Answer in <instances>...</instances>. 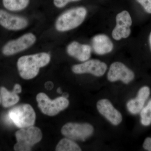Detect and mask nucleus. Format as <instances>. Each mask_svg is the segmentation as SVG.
Listing matches in <instances>:
<instances>
[{
    "label": "nucleus",
    "instance_id": "nucleus-28",
    "mask_svg": "<svg viewBox=\"0 0 151 151\" xmlns=\"http://www.w3.org/2000/svg\"><path fill=\"white\" fill-rule=\"evenodd\" d=\"M0 102H1V97H0Z\"/></svg>",
    "mask_w": 151,
    "mask_h": 151
},
{
    "label": "nucleus",
    "instance_id": "nucleus-16",
    "mask_svg": "<svg viewBox=\"0 0 151 151\" xmlns=\"http://www.w3.org/2000/svg\"><path fill=\"white\" fill-rule=\"evenodd\" d=\"M0 93L1 96L2 102L4 107H9L15 105L19 100V97L16 93L9 92L5 87L0 88Z\"/></svg>",
    "mask_w": 151,
    "mask_h": 151
},
{
    "label": "nucleus",
    "instance_id": "nucleus-20",
    "mask_svg": "<svg viewBox=\"0 0 151 151\" xmlns=\"http://www.w3.org/2000/svg\"><path fill=\"white\" fill-rule=\"evenodd\" d=\"M80 0H53L54 6L58 8H62L69 3L78 1Z\"/></svg>",
    "mask_w": 151,
    "mask_h": 151
},
{
    "label": "nucleus",
    "instance_id": "nucleus-4",
    "mask_svg": "<svg viewBox=\"0 0 151 151\" xmlns=\"http://www.w3.org/2000/svg\"><path fill=\"white\" fill-rule=\"evenodd\" d=\"M8 116L12 122L19 128L31 127L35 123V111L29 104H22L13 108L9 111Z\"/></svg>",
    "mask_w": 151,
    "mask_h": 151
},
{
    "label": "nucleus",
    "instance_id": "nucleus-2",
    "mask_svg": "<svg viewBox=\"0 0 151 151\" xmlns=\"http://www.w3.org/2000/svg\"><path fill=\"white\" fill-rule=\"evenodd\" d=\"M86 14L87 10L84 7L70 9L61 14L57 19L55 29L61 32L74 29L83 23Z\"/></svg>",
    "mask_w": 151,
    "mask_h": 151
},
{
    "label": "nucleus",
    "instance_id": "nucleus-17",
    "mask_svg": "<svg viewBox=\"0 0 151 151\" xmlns=\"http://www.w3.org/2000/svg\"><path fill=\"white\" fill-rule=\"evenodd\" d=\"M30 0H2L3 6L8 10L18 12L26 8Z\"/></svg>",
    "mask_w": 151,
    "mask_h": 151
},
{
    "label": "nucleus",
    "instance_id": "nucleus-26",
    "mask_svg": "<svg viewBox=\"0 0 151 151\" xmlns=\"http://www.w3.org/2000/svg\"><path fill=\"white\" fill-rule=\"evenodd\" d=\"M57 92H58L59 94H62V91H61V89L60 88H58L57 90Z\"/></svg>",
    "mask_w": 151,
    "mask_h": 151
},
{
    "label": "nucleus",
    "instance_id": "nucleus-7",
    "mask_svg": "<svg viewBox=\"0 0 151 151\" xmlns=\"http://www.w3.org/2000/svg\"><path fill=\"white\" fill-rule=\"evenodd\" d=\"M36 37L32 33H28L18 38L9 41L3 47L2 52L4 55L10 56L27 49L33 45Z\"/></svg>",
    "mask_w": 151,
    "mask_h": 151
},
{
    "label": "nucleus",
    "instance_id": "nucleus-9",
    "mask_svg": "<svg viewBox=\"0 0 151 151\" xmlns=\"http://www.w3.org/2000/svg\"><path fill=\"white\" fill-rule=\"evenodd\" d=\"M107 69L106 63L96 59L90 60L81 64H76L72 68V71L76 74L89 73L98 77L104 75Z\"/></svg>",
    "mask_w": 151,
    "mask_h": 151
},
{
    "label": "nucleus",
    "instance_id": "nucleus-25",
    "mask_svg": "<svg viewBox=\"0 0 151 151\" xmlns=\"http://www.w3.org/2000/svg\"><path fill=\"white\" fill-rule=\"evenodd\" d=\"M62 97H65V98H67L68 97V94L67 93H64L63 94Z\"/></svg>",
    "mask_w": 151,
    "mask_h": 151
},
{
    "label": "nucleus",
    "instance_id": "nucleus-8",
    "mask_svg": "<svg viewBox=\"0 0 151 151\" xmlns=\"http://www.w3.org/2000/svg\"><path fill=\"white\" fill-rule=\"evenodd\" d=\"M116 26L113 29L112 35L116 40L122 38H127L131 34L130 27L132 26V18L129 12L123 11L119 13L116 17Z\"/></svg>",
    "mask_w": 151,
    "mask_h": 151
},
{
    "label": "nucleus",
    "instance_id": "nucleus-18",
    "mask_svg": "<svg viewBox=\"0 0 151 151\" xmlns=\"http://www.w3.org/2000/svg\"><path fill=\"white\" fill-rule=\"evenodd\" d=\"M57 151H80L79 146L72 140L64 138L61 140L55 148Z\"/></svg>",
    "mask_w": 151,
    "mask_h": 151
},
{
    "label": "nucleus",
    "instance_id": "nucleus-14",
    "mask_svg": "<svg viewBox=\"0 0 151 151\" xmlns=\"http://www.w3.org/2000/svg\"><path fill=\"white\" fill-rule=\"evenodd\" d=\"M92 49L95 53L99 55H103L109 53L113 49L112 41L108 36L104 34L97 35L92 38Z\"/></svg>",
    "mask_w": 151,
    "mask_h": 151
},
{
    "label": "nucleus",
    "instance_id": "nucleus-21",
    "mask_svg": "<svg viewBox=\"0 0 151 151\" xmlns=\"http://www.w3.org/2000/svg\"><path fill=\"white\" fill-rule=\"evenodd\" d=\"M142 6L147 13L151 14V0H136Z\"/></svg>",
    "mask_w": 151,
    "mask_h": 151
},
{
    "label": "nucleus",
    "instance_id": "nucleus-12",
    "mask_svg": "<svg viewBox=\"0 0 151 151\" xmlns=\"http://www.w3.org/2000/svg\"><path fill=\"white\" fill-rule=\"evenodd\" d=\"M97 107L99 113L113 125L117 126L122 122V114L113 107L109 100L107 99L99 100Z\"/></svg>",
    "mask_w": 151,
    "mask_h": 151
},
{
    "label": "nucleus",
    "instance_id": "nucleus-23",
    "mask_svg": "<svg viewBox=\"0 0 151 151\" xmlns=\"http://www.w3.org/2000/svg\"><path fill=\"white\" fill-rule=\"evenodd\" d=\"M13 91L16 94H19L21 93L22 92V88L20 85L19 84H16L15 85L14 87L13 90Z\"/></svg>",
    "mask_w": 151,
    "mask_h": 151
},
{
    "label": "nucleus",
    "instance_id": "nucleus-10",
    "mask_svg": "<svg viewBox=\"0 0 151 151\" xmlns=\"http://www.w3.org/2000/svg\"><path fill=\"white\" fill-rule=\"evenodd\" d=\"M134 73L129 68L121 62L113 63L111 65L108 73L109 81L114 82L121 80L127 84L134 78Z\"/></svg>",
    "mask_w": 151,
    "mask_h": 151
},
{
    "label": "nucleus",
    "instance_id": "nucleus-6",
    "mask_svg": "<svg viewBox=\"0 0 151 151\" xmlns=\"http://www.w3.org/2000/svg\"><path fill=\"white\" fill-rule=\"evenodd\" d=\"M61 133L66 138L72 140L84 141L92 136L94 128L89 124L68 123L63 127Z\"/></svg>",
    "mask_w": 151,
    "mask_h": 151
},
{
    "label": "nucleus",
    "instance_id": "nucleus-19",
    "mask_svg": "<svg viewBox=\"0 0 151 151\" xmlns=\"http://www.w3.org/2000/svg\"><path fill=\"white\" fill-rule=\"evenodd\" d=\"M141 123L144 126H149L151 124V100L141 110Z\"/></svg>",
    "mask_w": 151,
    "mask_h": 151
},
{
    "label": "nucleus",
    "instance_id": "nucleus-15",
    "mask_svg": "<svg viewBox=\"0 0 151 151\" xmlns=\"http://www.w3.org/2000/svg\"><path fill=\"white\" fill-rule=\"evenodd\" d=\"M150 93V91L148 86H144L141 88L138 92L137 97L130 100L127 103V108L130 113L133 114H137L140 112Z\"/></svg>",
    "mask_w": 151,
    "mask_h": 151
},
{
    "label": "nucleus",
    "instance_id": "nucleus-27",
    "mask_svg": "<svg viewBox=\"0 0 151 151\" xmlns=\"http://www.w3.org/2000/svg\"><path fill=\"white\" fill-rule=\"evenodd\" d=\"M149 41H150V45L151 49V32L150 33V37H149Z\"/></svg>",
    "mask_w": 151,
    "mask_h": 151
},
{
    "label": "nucleus",
    "instance_id": "nucleus-22",
    "mask_svg": "<svg viewBox=\"0 0 151 151\" xmlns=\"http://www.w3.org/2000/svg\"><path fill=\"white\" fill-rule=\"evenodd\" d=\"M143 147L147 150L151 151V138H146L143 144Z\"/></svg>",
    "mask_w": 151,
    "mask_h": 151
},
{
    "label": "nucleus",
    "instance_id": "nucleus-24",
    "mask_svg": "<svg viewBox=\"0 0 151 151\" xmlns=\"http://www.w3.org/2000/svg\"><path fill=\"white\" fill-rule=\"evenodd\" d=\"M53 86H54V84L52 81H47L45 84V87L47 90H51L53 88Z\"/></svg>",
    "mask_w": 151,
    "mask_h": 151
},
{
    "label": "nucleus",
    "instance_id": "nucleus-13",
    "mask_svg": "<svg viewBox=\"0 0 151 151\" xmlns=\"http://www.w3.org/2000/svg\"><path fill=\"white\" fill-rule=\"evenodd\" d=\"M92 48L89 45L81 44L76 41H73L68 45V54L79 61H85L91 56Z\"/></svg>",
    "mask_w": 151,
    "mask_h": 151
},
{
    "label": "nucleus",
    "instance_id": "nucleus-11",
    "mask_svg": "<svg viewBox=\"0 0 151 151\" xmlns=\"http://www.w3.org/2000/svg\"><path fill=\"white\" fill-rule=\"evenodd\" d=\"M28 24L27 20L23 17L0 9V25L6 29L12 31L20 30L26 27Z\"/></svg>",
    "mask_w": 151,
    "mask_h": 151
},
{
    "label": "nucleus",
    "instance_id": "nucleus-1",
    "mask_svg": "<svg viewBox=\"0 0 151 151\" xmlns=\"http://www.w3.org/2000/svg\"><path fill=\"white\" fill-rule=\"evenodd\" d=\"M50 61V55L45 52L21 57L17 63L19 74L24 79H32L38 74L40 68Z\"/></svg>",
    "mask_w": 151,
    "mask_h": 151
},
{
    "label": "nucleus",
    "instance_id": "nucleus-5",
    "mask_svg": "<svg viewBox=\"0 0 151 151\" xmlns=\"http://www.w3.org/2000/svg\"><path fill=\"white\" fill-rule=\"evenodd\" d=\"M36 100L39 108L45 115L54 116L68 107L69 101L63 97H58L53 100L46 94L40 93L37 95Z\"/></svg>",
    "mask_w": 151,
    "mask_h": 151
},
{
    "label": "nucleus",
    "instance_id": "nucleus-3",
    "mask_svg": "<svg viewBox=\"0 0 151 151\" xmlns=\"http://www.w3.org/2000/svg\"><path fill=\"white\" fill-rule=\"evenodd\" d=\"M17 143L14 146L15 151H30L31 147L40 142L42 134L40 129L31 127L21 128L16 133Z\"/></svg>",
    "mask_w": 151,
    "mask_h": 151
}]
</instances>
